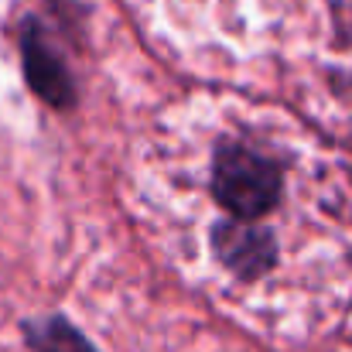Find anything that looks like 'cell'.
I'll use <instances>...</instances> for the list:
<instances>
[{"mask_svg": "<svg viewBox=\"0 0 352 352\" xmlns=\"http://www.w3.org/2000/svg\"><path fill=\"white\" fill-rule=\"evenodd\" d=\"M284 171L277 161L256 154L246 144H219L212 157V195L239 219H260L280 202Z\"/></svg>", "mask_w": 352, "mask_h": 352, "instance_id": "obj_1", "label": "cell"}, {"mask_svg": "<svg viewBox=\"0 0 352 352\" xmlns=\"http://www.w3.org/2000/svg\"><path fill=\"white\" fill-rule=\"evenodd\" d=\"M21 62H24V79L31 86V93L55 107V110H72L76 107V79L62 58V52L55 48V41L48 38V31L38 24V21H28L24 24V34H21Z\"/></svg>", "mask_w": 352, "mask_h": 352, "instance_id": "obj_2", "label": "cell"}, {"mask_svg": "<svg viewBox=\"0 0 352 352\" xmlns=\"http://www.w3.org/2000/svg\"><path fill=\"white\" fill-rule=\"evenodd\" d=\"M212 253L239 280H260L277 263L274 233L256 226L253 219H239V216L212 226Z\"/></svg>", "mask_w": 352, "mask_h": 352, "instance_id": "obj_3", "label": "cell"}, {"mask_svg": "<svg viewBox=\"0 0 352 352\" xmlns=\"http://www.w3.org/2000/svg\"><path fill=\"white\" fill-rule=\"evenodd\" d=\"M24 342L34 352H96V346L62 315H48V318H28L21 325Z\"/></svg>", "mask_w": 352, "mask_h": 352, "instance_id": "obj_4", "label": "cell"}]
</instances>
